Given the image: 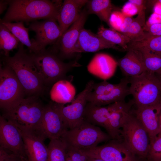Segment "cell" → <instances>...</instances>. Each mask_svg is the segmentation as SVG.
Returning a JSON list of instances; mask_svg holds the SVG:
<instances>
[{
  "instance_id": "cell-43",
  "label": "cell",
  "mask_w": 161,
  "mask_h": 161,
  "mask_svg": "<svg viewBox=\"0 0 161 161\" xmlns=\"http://www.w3.org/2000/svg\"><path fill=\"white\" fill-rule=\"evenodd\" d=\"M161 133V110L159 116V129L158 134Z\"/></svg>"
},
{
  "instance_id": "cell-29",
  "label": "cell",
  "mask_w": 161,
  "mask_h": 161,
  "mask_svg": "<svg viewBox=\"0 0 161 161\" xmlns=\"http://www.w3.org/2000/svg\"><path fill=\"white\" fill-rule=\"evenodd\" d=\"M143 48L161 55V36H150L140 41H130L127 50Z\"/></svg>"
},
{
  "instance_id": "cell-35",
  "label": "cell",
  "mask_w": 161,
  "mask_h": 161,
  "mask_svg": "<svg viewBox=\"0 0 161 161\" xmlns=\"http://www.w3.org/2000/svg\"><path fill=\"white\" fill-rule=\"evenodd\" d=\"M128 1L134 4L137 7L138 16L135 20L142 26L145 25V11L146 1L143 0H129Z\"/></svg>"
},
{
  "instance_id": "cell-1",
  "label": "cell",
  "mask_w": 161,
  "mask_h": 161,
  "mask_svg": "<svg viewBox=\"0 0 161 161\" xmlns=\"http://www.w3.org/2000/svg\"><path fill=\"white\" fill-rule=\"evenodd\" d=\"M48 0H10L9 7L1 22H28L38 19L57 21L62 5Z\"/></svg>"
},
{
  "instance_id": "cell-13",
  "label": "cell",
  "mask_w": 161,
  "mask_h": 161,
  "mask_svg": "<svg viewBox=\"0 0 161 161\" xmlns=\"http://www.w3.org/2000/svg\"><path fill=\"white\" fill-rule=\"evenodd\" d=\"M57 21L52 18L46 19L42 21H35L29 25V30L36 33L35 39L31 41L38 47L40 51L61 37V29Z\"/></svg>"
},
{
  "instance_id": "cell-24",
  "label": "cell",
  "mask_w": 161,
  "mask_h": 161,
  "mask_svg": "<svg viewBox=\"0 0 161 161\" xmlns=\"http://www.w3.org/2000/svg\"><path fill=\"white\" fill-rule=\"evenodd\" d=\"M75 94V87L70 81L65 79L55 83L50 92V98L52 101L63 104L72 101Z\"/></svg>"
},
{
  "instance_id": "cell-40",
  "label": "cell",
  "mask_w": 161,
  "mask_h": 161,
  "mask_svg": "<svg viewBox=\"0 0 161 161\" xmlns=\"http://www.w3.org/2000/svg\"><path fill=\"white\" fill-rule=\"evenodd\" d=\"M161 36V30L157 32L153 33H149L147 32H145L141 38L138 41L143 40L145 38L150 36Z\"/></svg>"
},
{
  "instance_id": "cell-18",
  "label": "cell",
  "mask_w": 161,
  "mask_h": 161,
  "mask_svg": "<svg viewBox=\"0 0 161 161\" xmlns=\"http://www.w3.org/2000/svg\"><path fill=\"white\" fill-rule=\"evenodd\" d=\"M20 130L27 161H47L48 148L45 140L36 134Z\"/></svg>"
},
{
  "instance_id": "cell-45",
  "label": "cell",
  "mask_w": 161,
  "mask_h": 161,
  "mask_svg": "<svg viewBox=\"0 0 161 161\" xmlns=\"http://www.w3.org/2000/svg\"><path fill=\"white\" fill-rule=\"evenodd\" d=\"M160 80L161 83V76H160Z\"/></svg>"
},
{
  "instance_id": "cell-11",
  "label": "cell",
  "mask_w": 161,
  "mask_h": 161,
  "mask_svg": "<svg viewBox=\"0 0 161 161\" xmlns=\"http://www.w3.org/2000/svg\"><path fill=\"white\" fill-rule=\"evenodd\" d=\"M0 147L27 160L21 130L2 116L0 117Z\"/></svg>"
},
{
  "instance_id": "cell-22",
  "label": "cell",
  "mask_w": 161,
  "mask_h": 161,
  "mask_svg": "<svg viewBox=\"0 0 161 161\" xmlns=\"http://www.w3.org/2000/svg\"><path fill=\"white\" fill-rule=\"evenodd\" d=\"M123 57L117 61L122 73L129 78L139 76L145 72L142 56L137 50L129 49Z\"/></svg>"
},
{
  "instance_id": "cell-34",
  "label": "cell",
  "mask_w": 161,
  "mask_h": 161,
  "mask_svg": "<svg viewBox=\"0 0 161 161\" xmlns=\"http://www.w3.org/2000/svg\"><path fill=\"white\" fill-rule=\"evenodd\" d=\"M66 156L71 161H88L87 157L81 150L67 146Z\"/></svg>"
},
{
  "instance_id": "cell-37",
  "label": "cell",
  "mask_w": 161,
  "mask_h": 161,
  "mask_svg": "<svg viewBox=\"0 0 161 161\" xmlns=\"http://www.w3.org/2000/svg\"><path fill=\"white\" fill-rule=\"evenodd\" d=\"M0 161H28L21 156L0 147Z\"/></svg>"
},
{
  "instance_id": "cell-3",
  "label": "cell",
  "mask_w": 161,
  "mask_h": 161,
  "mask_svg": "<svg viewBox=\"0 0 161 161\" xmlns=\"http://www.w3.org/2000/svg\"><path fill=\"white\" fill-rule=\"evenodd\" d=\"M44 107L39 96H28L12 109L4 112L2 116L20 130L40 136L39 129Z\"/></svg>"
},
{
  "instance_id": "cell-31",
  "label": "cell",
  "mask_w": 161,
  "mask_h": 161,
  "mask_svg": "<svg viewBox=\"0 0 161 161\" xmlns=\"http://www.w3.org/2000/svg\"><path fill=\"white\" fill-rule=\"evenodd\" d=\"M47 161H66L67 146L61 138L50 140Z\"/></svg>"
},
{
  "instance_id": "cell-42",
  "label": "cell",
  "mask_w": 161,
  "mask_h": 161,
  "mask_svg": "<svg viewBox=\"0 0 161 161\" xmlns=\"http://www.w3.org/2000/svg\"><path fill=\"white\" fill-rule=\"evenodd\" d=\"M88 161H105L102 160L90 157L87 156Z\"/></svg>"
},
{
  "instance_id": "cell-30",
  "label": "cell",
  "mask_w": 161,
  "mask_h": 161,
  "mask_svg": "<svg viewBox=\"0 0 161 161\" xmlns=\"http://www.w3.org/2000/svg\"><path fill=\"white\" fill-rule=\"evenodd\" d=\"M135 50L140 52L146 71L161 76V55L143 48Z\"/></svg>"
},
{
  "instance_id": "cell-4",
  "label": "cell",
  "mask_w": 161,
  "mask_h": 161,
  "mask_svg": "<svg viewBox=\"0 0 161 161\" xmlns=\"http://www.w3.org/2000/svg\"><path fill=\"white\" fill-rule=\"evenodd\" d=\"M30 54L45 86L53 85L60 80H66L67 73L72 68L80 66L76 61L63 62L52 49H45L37 53Z\"/></svg>"
},
{
  "instance_id": "cell-27",
  "label": "cell",
  "mask_w": 161,
  "mask_h": 161,
  "mask_svg": "<svg viewBox=\"0 0 161 161\" xmlns=\"http://www.w3.org/2000/svg\"><path fill=\"white\" fill-rule=\"evenodd\" d=\"M97 34L106 40L115 45L127 49L130 39L125 35L117 32L114 29L105 28L101 25L99 28Z\"/></svg>"
},
{
  "instance_id": "cell-16",
  "label": "cell",
  "mask_w": 161,
  "mask_h": 161,
  "mask_svg": "<svg viewBox=\"0 0 161 161\" xmlns=\"http://www.w3.org/2000/svg\"><path fill=\"white\" fill-rule=\"evenodd\" d=\"M161 110V103L151 106L136 107L131 112L147 132L150 143L159 134Z\"/></svg>"
},
{
  "instance_id": "cell-9",
  "label": "cell",
  "mask_w": 161,
  "mask_h": 161,
  "mask_svg": "<svg viewBox=\"0 0 161 161\" xmlns=\"http://www.w3.org/2000/svg\"><path fill=\"white\" fill-rule=\"evenodd\" d=\"M94 83L93 80L89 81L84 89L77 95L70 105L65 106L64 104L52 101L68 130L79 126L84 121V112L88 102L87 97L92 90Z\"/></svg>"
},
{
  "instance_id": "cell-15",
  "label": "cell",
  "mask_w": 161,
  "mask_h": 161,
  "mask_svg": "<svg viewBox=\"0 0 161 161\" xmlns=\"http://www.w3.org/2000/svg\"><path fill=\"white\" fill-rule=\"evenodd\" d=\"M134 104L132 99L127 103L119 101L110 104L111 112L105 129L111 138L121 139L120 130L127 114L131 111Z\"/></svg>"
},
{
  "instance_id": "cell-14",
  "label": "cell",
  "mask_w": 161,
  "mask_h": 161,
  "mask_svg": "<svg viewBox=\"0 0 161 161\" xmlns=\"http://www.w3.org/2000/svg\"><path fill=\"white\" fill-rule=\"evenodd\" d=\"M87 14L85 10L81 12L76 20L58 39L60 42L58 56L60 58H69L74 54L75 46L83 28Z\"/></svg>"
},
{
  "instance_id": "cell-19",
  "label": "cell",
  "mask_w": 161,
  "mask_h": 161,
  "mask_svg": "<svg viewBox=\"0 0 161 161\" xmlns=\"http://www.w3.org/2000/svg\"><path fill=\"white\" fill-rule=\"evenodd\" d=\"M129 84V78L126 77L122 79L119 83L114 84L103 95L87 98V102L99 106H103L117 102L125 101L126 97L130 95Z\"/></svg>"
},
{
  "instance_id": "cell-23",
  "label": "cell",
  "mask_w": 161,
  "mask_h": 161,
  "mask_svg": "<svg viewBox=\"0 0 161 161\" xmlns=\"http://www.w3.org/2000/svg\"><path fill=\"white\" fill-rule=\"evenodd\" d=\"M110 112V105L106 106H99L87 102L84 112V120L93 125L105 128Z\"/></svg>"
},
{
  "instance_id": "cell-38",
  "label": "cell",
  "mask_w": 161,
  "mask_h": 161,
  "mask_svg": "<svg viewBox=\"0 0 161 161\" xmlns=\"http://www.w3.org/2000/svg\"><path fill=\"white\" fill-rule=\"evenodd\" d=\"M121 12L126 17H132L138 14V11L137 7L128 1L123 7Z\"/></svg>"
},
{
  "instance_id": "cell-28",
  "label": "cell",
  "mask_w": 161,
  "mask_h": 161,
  "mask_svg": "<svg viewBox=\"0 0 161 161\" xmlns=\"http://www.w3.org/2000/svg\"><path fill=\"white\" fill-rule=\"evenodd\" d=\"M20 43L9 30L0 22V49L4 56H9L10 51L18 47Z\"/></svg>"
},
{
  "instance_id": "cell-21",
  "label": "cell",
  "mask_w": 161,
  "mask_h": 161,
  "mask_svg": "<svg viewBox=\"0 0 161 161\" xmlns=\"http://www.w3.org/2000/svg\"><path fill=\"white\" fill-rule=\"evenodd\" d=\"M88 1L86 0L64 1L60 9L57 19L62 35L78 19L81 12L80 9Z\"/></svg>"
},
{
  "instance_id": "cell-8",
  "label": "cell",
  "mask_w": 161,
  "mask_h": 161,
  "mask_svg": "<svg viewBox=\"0 0 161 161\" xmlns=\"http://www.w3.org/2000/svg\"><path fill=\"white\" fill-rule=\"evenodd\" d=\"M24 88L14 72L4 64L0 66V107L4 112L16 106L25 97Z\"/></svg>"
},
{
  "instance_id": "cell-25",
  "label": "cell",
  "mask_w": 161,
  "mask_h": 161,
  "mask_svg": "<svg viewBox=\"0 0 161 161\" xmlns=\"http://www.w3.org/2000/svg\"><path fill=\"white\" fill-rule=\"evenodd\" d=\"M0 22L9 30L18 39L20 43L27 47L30 53H36L40 52L37 46L30 40L28 34L29 29L24 27L23 22L14 23Z\"/></svg>"
},
{
  "instance_id": "cell-12",
  "label": "cell",
  "mask_w": 161,
  "mask_h": 161,
  "mask_svg": "<svg viewBox=\"0 0 161 161\" xmlns=\"http://www.w3.org/2000/svg\"><path fill=\"white\" fill-rule=\"evenodd\" d=\"M68 130L52 102L45 106L39 134L45 140L61 138Z\"/></svg>"
},
{
  "instance_id": "cell-41",
  "label": "cell",
  "mask_w": 161,
  "mask_h": 161,
  "mask_svg": "<svg viewBox=\"0 0 161 161\" xmlns=\"http://www.w3.org/2000/svg\"><path fill=\"white\" fill-rule=\"evenodd\" d=\"M9 0H0V14H1L7 8L9 4Z\"/></svg>"
},
{
  "instance_id": "cell-6",
  "label": "cell",
  "mask_w": 161,
  "mask_h": 161,
  "mask_svg": "<svg viewBox=\"0 0 161 161\" xmlns=\"http://www.w3.org/2000/svg\"><path fill=\"white\" fill-rule=\"evenodd\" d=\"M120 134L121 140L136 157L147 158L150 145L149 136L131 111L126 117Z\"/></svg>"
},
{
  "instance_id": "cell-2",
  "label": "cell",
  "mask_w": 161,
  "mask_h": 161,
  "mask_svg": "<svg viewBox=\"0 0 161 161\" xmlns=\"http://www.w3.org/2000/svg\"><path fill=\"white\" fill-rule=\"evenodd\" d=\"M14 55L4 58V63L14 72L27 96H39L44 89L45 85L41 75L28 54L20 43Z\"/></svg>"
},
{
  "instance_id": "cell-36",
  "label": "cell",
  "mask_w": 161,
  "mask_h": 161,
  "mask_svg": "<svg viewBox=\"0 0 161 161\" xmlns=\"http://www.w3.org/2000/svg\"><path fill=\"white\" fill-rule=\"evenodd\" d=\"M125 17L121 12H112L109 19V25L111 27V28L119 31Z\"/></svg>"
},
{
  "instance_id": "cell-10",
  "label": "cell",
  "mask_w": 161,
  "mask_h": 161,
  "mask_svg": "<svg viewBox=\"0 0 161 161\" xmlns=\"http://www.w3.org/2000/svg\"><path fill=\"white\" fill-rule=\"evenodd\" d=\"M114 140L103 145L81 150L88 157L105 161H138L122 140Z\"/></svg>"
},
{
  "instance_id": "cell-26",
  "label": "cell",
  "mask_w": 161,
  "mask_h": 161,
  "mask_svg": "<svg viewBox=\"0 0 161 161\" xmlns=\"http://www.w3.org/2000/svg\"><path fill=\"white\" fill-rule=\"evenodd\" d=\"M88 13L97 15L102 21L109 25V19L112 12L111 1L109 0H92L88 1Z\"/></svg>"
},
{
  "instance_id": "cell-7",
  "label": "cell",
  "mask_w": 161,
  "mask_h": 161,
  "mask_svg": "<svg viewBox=\"0 0 161 161\" xmlns=\"http://www.w3.org/2000/svg\"><path fill=\"white\" fill-rule=\"evenodd\" d=\"M61 138L67 146L84 150L96 147L111 138L99 127L84 120L79 126L68 130Z\"/></svg>"
},
{
  "instance_id": "cell-5",
  "label": "cell",
  "mask_w": 161,
  "mask_h": 161,
  "mask_svg": "<svg viewBox=\"0 0 161 161\" xmlns=\"http://www.w3.org/2000/svg\"><path fill=\"white\" fill-rule=\"evenodd\" d=\"M129 79L130 95L136 107L161 103V83L155 74L146 71Z\"/></svg>"
},
{
  "instance_id": "cell-17",
  "label": "cell",
  "mask_w": 161,
  "mask_h": 161,
  "mask_svg": "<svg viewBox=\"0 0 161 161\" xmlns=\"http://www.w3.org/2000/svg\"><path fill=\"white\" fill-rule=\"evenodd\" d=\"M119 49L116 45L106 40L90 30L83 28L75 44L74 54L82 52H94L101 49Z\"/></svg>"
},
{
  "instance_id": "cell-32",
  "label": "cell",
  "mask_w": 161,
  "mask_h": 161,
  "mask_svg": "<svg viewBox=\"0 0 161 161\" xmlns=\"http://www.w3.org/2000/svg\"><path fill=\"white\" fill-rule=\"evenodd\" d=\"M147 158L149 161H161V133L150 143Z\"/></svg>"
},
{
  "instance_id": "cell-44",
  "label": "cell",
  "mask_w": 161,
  "mask_h": 161,
  "mask_svg": "<svg viewBox=\"0 0 161 161\" xmlns=\"http://www.w3.org/2000/svg\"><path fill=\"white\" fill-rule=\"evenodd\" d=\"M157 4L161 6V0L157 1Z\"/></svg>"
},
{
  "instance_id": "cell-20",
  "label": "cell",
  "mask_w": 161,
  "mask_h": 161,
  "mask_svg": "<svg viewBox=\"0 0 161 161\" xmlns=\"http://www.w3.org/2000/svg\"><path fill=\"white\" fill-rule=\"evenodd\" d=\"M117 62L110 55L103 53L96 54L87 66L88 71L104 80L114 75Z\"/></svg>"
},
{
  "instance_id": "cell-33",
  "label": "cell",
  "mask_w": 161,
  "mask_h": 161,
  "mask_svg": "<svg viewBox=\"0 0 161 161\" xmlns=\"http://www.w3.org/2000/svg\"><path fill=\"white\" fill-rule=\"evenodd\" d=\"M145 32L142 26L135 19L127 32L124 35L130 39V41H135L141 38Z\"/></svg>"
},
{
  "instance_id": "cell-39",
  "label": "cell",
  "mask_w": 161,
  "mask_h": 161,
  "mask_svg": "<svg viewBox=\"0 0 161 161\" xmlns=\"http://www.w3.org/2000/svg\"><path fill=\"white\" fill-rule=\"evenodd\" d=\"M134 19V18L132 17H126L123 23L120 27L119 32L123 34L126 33Z\"/></svg>"
}]
</instances>
